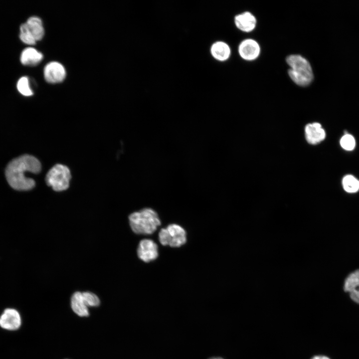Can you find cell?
Listing matches in <instances>:
<instances>
[{"label":"cell","mask_w":359,"mask_h":359,"mask_svg":"<svg viewBox=\"0 0 359 359\" xmlns=\"http://www.w3.org/2000/svg\"><path fill=\"white\" fill-rule=\"evenodd\" d=\"M40 162L34 156L24 155L18 157L7 165L5 169L6 180L13 188L18 190H27L35 186L34 180L25 176V173L37 174L40 172Z\"/></svg>","instance_id":"1"},{"label":"cell","mask_w":359,"mask_h":359,"mask_svg":"<svg viewBox=\"0 0 359 359\" xmlns=\"http://www.w3.org/2000/svg\"><path fill=\"white\" fill-rule=\"evenodd\" d=\"M129 220L132 230L138 234H151L161 225L158 214L150 208L132 213L129 215Z\"/></svg>","instance_id":"2"},{"label":"cell","mask_w":359,"mask_h":359,"mask_svg":"<svg viewBox=\"0 0 359 359\" xmlns=\"http://www.w3.org/2000/svg\"><path fill=\"white\" fill-rule=\"evenodd\" d=\"M286 60L290 67L288 75L295 84L305 87L311 83L313 79V71L306 58L300 55L292 54L287 56Z\"/></svg>","instance_id":"3"},{"label":"cell","mask_w":359,"mask_h":359,"mask_svg":"<svg viewBox=\"0 0 359 359\" xmlns=\"http://www.w3.org/2000/svg\"><path fill=\"white\" fill-rule=\"evenodd\" d=\"M71 174L69 168L62 164H56L48 172L45 180L47 184L56 191L67 189L69 185Z\"/></svg>","instance_id":"4"},{"label":"cell","mask_w":359,"mask_h":359,"mask_svg":"<svg viewBox=\"0 0 359 359\" xmlns=\"http://www.w3.org/2000/svg\"><path fill=\"white\" fill-rule=\"evenodd\" d=\"M100 304L99 298L90 292H76L71 299L73 311L80 317L89 316L88 307H97Z\"/></svg>","instance_id":"5"},{"label":"cell","mask_w":359,"mask_h":359,"mask_svg":"<svg viewBox=\"0 0 359 359\" xmlns=\"http://www.w3.org/2000/svg\"><path fill=\"white\" fill-rule=\"evenodd\" d=\"M160 243L163 245L179 247L186 241V232L180 226L171 224L162 228L159 233Z\"/></svg>","instance_id":"6"},{"label":"cell","mask_w":359,"mask_h":359,"mask_svg":"<svg viewBox=\"0 0 359 359\" xmlns=\"http://www.w3.org/2000/svg\"><path fill=\"white\" fill-rule=\"evenodd\" d=\"M44 76L47 82L57 83L62 82L66 76L63 66L59 62L53 61L48 63L44 69Z\"/></svg>","instance_id":"7"},{"label":"cell","mask_w":359,"mask_h":359,"mask_svg":"<svg viewBox=\"0 0 359 359\" xmlns=\"http://www.w3.org/2000/svg\"><path fill=\"white\" fill-rule=\"evenodd\" d=\"M137 254L140 259L149 262L158 257V246L152 240H142L138 247Z\"/></svg>","instance_id":"8"},{"label":"cell","mask_w":359,"mask_h":359,"mask_svg":"<svg viewBox=\"0 0 359 359\" xmlns=\"http://www.w3.org/2000/svg\"><path fill=\"white\" fill-rule=\"evenodd\" d=\"M240 56L246 60L256 59L260 53V47L258 43L252 39H246L243 40L238 47Z\"/></svg>","instance_id":"9"},{"label":"cell","mask_w":359,"mask_h":359,"mask_svg":"<svg viewBox=\"0 0 359 359\" xmlns=\"http://www.w3.org/2000/svg\"><path fill=\"white\" fill-rule=\"evenodd\" d=\"M21 325L19 313L13 309H6L0 317V326L5 330H15Z\"/></svg>","instance_id":"10"},{"label":"cell","mask_w":359,"mask_h":359,"mask_svg":"<svg viewBox=\"0 0 359 359\" xmlns=\"http://www.w3.org/2000/svg\"><path fill=\"white\" fill-rule=\"evenodd\" d=\"M344 290L349 293L351 299L359 304V269L351 273L346 278Z\"/></svg>","instance_id":"11"},{"label":"cell","mask_w":359,"mask_h":359,"mask_svg":"<svg viewBox=\"0 0 359 359\" xmlns=\"http://www.w3.org/2000/svg\"><path fill=\"white\" fill-rule=\"evenodd\" d=\"M305 138L307 142L316 145L326 138V132L321 124L314 122L307 124L305 127Z\"/></svg>","instance_id":"12"},{"label":"cell","mask_w":359,"mask_h":359,"mask_svg":"<svg viewBox=\"0 0 359 359\" xmlns=\"http://www.w3.org/2000/svg\"><path fill=\"white\" fill-rule=\"evenodd\" d=\"M256 22L255 16L249 11L240 13L234 17L236 26L243 32H249L254 30Z\"/></svg>","instance_id":"13"},{"label":"cell","mask_w":359,"mask_h":359,"mask_svg":"<svg viewBox=\"0 0 359 359\" xmlns=\"http://www.w3.org/2000/svg\"><path fill=\"white\" fill-rule=\"evenodd\" d=\"M42 54L32 47L24 49L20 56V61L25 65L33 66L38 64L42 59Z\"/></svg>","instance_id":"14"},{"label":"cell","mask_w":359,"mask_h":359,"mask_svg":"<svg viewBox=\"0 0 359 359\" xmlns=\"http://www.w3.org/2000/svg\"><path fill=\"white\" fill-rule=\"evenodd\" d=\"M212 56L216 60L223 61L230 56L231 50L228 45L223 41L214 43L210 48Z\"/></svg>","instance_id":"15"},{"label":"cell","mask_w":359,"mask_h":359,"mask_svg":"<svg viewBox=\"0 0 359 359\" xmlns=\"http://www.w3.org/2000/svg\"><path fill=\"white\" fill-rule=\"evenodd\" d=\"M36 41L41 40L44 35V28L40 18L36 16L29 17L25 22Z\"/></svg>","instance_id":"16"},{"label":"cell","mask_w":359,"mask_h":359,"mask_svg":"<svg viewBox=\"0 0 359 359\" xmlns=\"http://www.w3.org/2000/svg\"><path fill=\"white\" fill-rule=\"evenodd\" d=\"M344 189L348 193H355L359 190V180L351 175H347L342 180Z\"/></svg>","instance_id":"17"},{"label":"cell","mask_w":359,"mask_h":359,"mask_svg":"<svg viewBox=\"0 0 359 359\" xmlns=\"http://www.w3.org/2000/svg\"><path fill=\"white\" fill-rule=\"evenodd\" d=\"M19 37L23 42L29 45H33L36 43V41L29 31L26 23L21 25Z\"/></svg>","instance_id":"18"},{"label":"cell","mask_w":359,"mask_h":359,"mask_svg":"<svg viewBox=\"0 0 359 359\" xmlns=\"http://www.w3.org/2000/svg\"><path fill=\"white\" fill-rule=\"evenodd\" d=\"M17 88L18 91L23 95L29 96L33 94L30 88L29 80L27 77H22L18 81Z\"/></svg>","instance_id":"19"},{"label":"cell","mask_w":359,"mask_h":359,"mask_svg":"<svg viewBox=\"0 0 359 359\" xmlns=\"http://www.w3.org/2000/svg\"><path fill=\"white\" fill-rule=\"evenodd\" d=\"M342 148L348 151L353 150L356 147V140L351 134H346L341 138L340 141Z\"/></svg>","instance_id":"20"},{"label":"cell","mask_w":359,"mask_h":359,"mask_svg":"<svg viewBox=\"0 0 359 359\" xmlns=\"http://www.w3.org/2000/svg\"><path fill=\"white\" fill-rule=\"evenodd\" d=\"M311 359H331L329 357L325 355H315Z\"/></svg>","instance_id":"21"},{"label":"cell","mask_w":359,"mask_h":359,"mask_svg":"<svg viewBox=\"0 0 359 359\" xmlns=\"http://www.w3.org/2000/svg\"><path fill=\"white\" fill-rule=\"evenodd\" d=\"M209 359H224L223 358L220 357H212Z\"/></svg>","instance_id":"22"}]
</instances>
